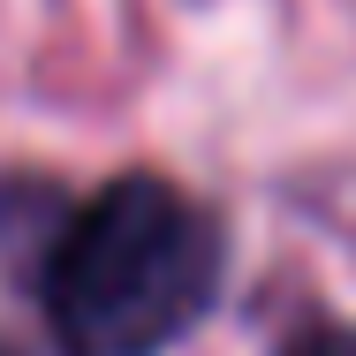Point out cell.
I'll list each match as a JSON object with an SVG mask.
<instances>
[{
	"instance_id": "6da1fadb",
	"label": "cell",
	"mask_w": 356,
	"mask_h": 356,
	"mask_svg": "<svg viewBox=\"0 0 356 356\" xmlns=\"http://www.w3.org/2000/svg\"><path fill=\"white\" fill-rule=\"evenodd\" d=\"M227 281V227L167 175H114L61 220L38 303L61 356H167Z\"/></svg>"
},
{
	"instance_id": "7a4b0ae2",
	"label": "cell",
	"mask_w": 356,
	"mask_h": 356,
	"mask_svg": "<svg viewBox=\"0 0 356 356\" xmlns=\"http://www.w3.org/2000/svg\"><path fill=\"white\" fill-rule=\"evenodd\" d=\"M76 213V197L61 182H38V175H0V250L38 281V266H46V250H54V235H61V220Z\"/></svg>"
},
{
	"instance_id": "3957f363",
	"label": "cell",
	"mask_w": 356,
	"mask_h": 356,
	"mask_svg": "<svg viewBox=\"0 0 356 356\" xmlns=\"http://www.w3.org/2000/svg\"><path fill=\"white\" fill-rule=\"evenodd\" d=\"M273 356H356V326L349 318H303Z\"/></svg>"
},
{
	"instance_id": "277c9868",
	"label": "cell",
	"mask_w": 356,
	"mask_h": 356,
	"mask_svg": "<svg viewBox=\"0 0 356 356\" xmlns=\"http://www.w3.org/2000/svg\"><path fill=\"white\" fill-rule=\"evenodd\" d=\"M0 356H23V349H15V341H0Z\"/></svg>"
}]
</instances>
